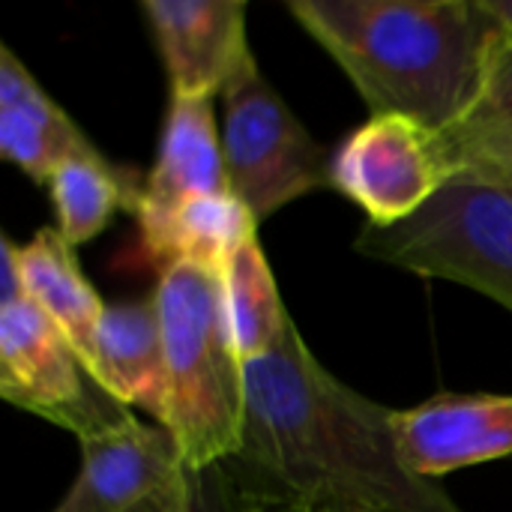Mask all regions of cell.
<instances>
[{
	"label": "cell",
	"mask_w": 512,
	"mask_h": 512,
	"mask_svg": "<svg viewBox=\"0 0 512 512\" xmlns=\"http://www.w3.org/2000/svg\"><path fill=\"white\" fill-rule=\"evenodd\" d=\"M390 414L330 375L291 321L267 357L246 363L243 447L225 471L261 501L462 512L438 480L405 465Z\"/></svg>",
	"instance_id": "1"
},
{
	"label": "cell",
	"mask_w": 512,
	"mask_h": 512,
	"mask_svg": "<svg viewBox=\"0 0 512 512\" xmlns=\"http://www.w3.org/2000/svg\"><path fill=\"white\" fill-rule=\"evenodd\" d=\"M288 12L372 117L402 114L450 132L477 111L498 33L480 0H291Z\"/></svg>",
	"instance_id": "2"
},
{
	"label": "cell",
	"mask_w": 512,
	"mask_h": 512,
	"mask_svg": "<svg viewBox=\"0 0 512 512\" xmlns=\"http://www.w3.org/2000/svg\"><path fill=\"white\" fill-rule=\"evenodd\" d=\"M153 303L165 345V420L192 471L231 462L243 447L246 366L234 348L222 273L201 264L159 270Z\"/></svg>",
	"instance_id": "3"
},
{
	"label": "cell",
	"mask_w": 512,
	"mask_h": 512,
	"mask_svg": "<svg viewBox=\"0 0 512 512\" xmlns=\"http://www.w3.org/2000/svg\"><path fill=\"white\" fill-rule=\"evenodd\" d=\"M354 249L372 261L471 288L512 312V192L456 177L402 225H369Z\"/></svg>",
	"instance_id": "4"
},
{
	"label": "cell",
	"mask_w": 512,
	"mask_h": 512,
	"mask_svg": "<svg viewBox=\"0 0 512 512\" xmlns=\"http://www.w3.org/2000/svg\"><path fill=\"white\" fill-rule=\"evenodd\" d=\"M222 150L231 192L258 219L297 198L333 189V153L312 138L297 114L261 75L255 57L222 93Z\"/></svg>",
	"instance_id": "5"
},
{
	"label": "cell",
	"mask_w": 512,
	"mask_h": 512,
	"mask_svg": "<svg viewBox=\"0 0 512 512\" xmlns=\"http://www.w3.org/2000/svg\"><path fill=\"white\" fill-rule=\"evenodd\" d=\"M78 444L81 471L51 512H195L198 471L168 429L120 408Z\"/></svg>",
	"instance_id": "6"
},
{
	"label": "cell",
	"mask_w": 512,
	"mask_h": 512,
	"mask_svg": "<svg viewBox=\"0 0 512 512\" xmlns=\"http://www.w3.org/2000/svg\"><path fill=\"white\" fill-rule=\"evenodd\" d=\"M456 177L447 135L402 114L369 117L333 153V189L369 225L393 228L417 216Z\"/></svg>",
	"instance_id": "7"
},
{
	"label": "cell",
	"mask_w": 512,
	"mask_h": 512,
	"mask_svg": "<svg viewBox=\"0 0 512 512\" xmlns=\"http://www.w3.org/2000/svg\"><path fill=\"white\" fill-rule=\"evenodd\" d=\"M0 396L75 438L123 408L93 384L57 324L27 297L0 306Z\"/></svg>",
	"instance_id": "8"
},
{
	"label": "cell",
	"mask_w": 512,
	"mask_h": 512,
	"mask_svg": "<svg viewBox=\"0 0 512 512\" xmlns=\"http://www.w3.org/2000/svg\"><path fill=\"white\" fill-rule=\"evenodd\" d=\"M171 99H213L255 57L243 0H144Z\"/></svg>",
	"instance_id": "9"
},
{
	"label": "cell",
	"mask_w": 512,
	"mask_h": 512,
	"mask_svg": "<svg viewBox=\"0 0 512 512\" xmlns=\"http://www.w3.org/2000/svg\"><path fill=\"white\" fill-rule=\"evenodd\" d=\"M390 420L405 465L426 480L512 456V396L444 393Z\"/></svg>",
	"instance_id": "10"
},
{
	"label": "cell",
	"mask_w": 512,
	"mask_h": 512,
	"mask_svg": "<svg viewBox=\"0 0 512 512\" xmlns=\"http://www.w3.org/2000/svg\"><path fill=\"white\" fill-rule=\"evenodd\" d=\"M0 156L33 183H51L72 159L99 156L9 45H0Z\"/></svg>",
	"instance_id": "11"
},
{
	"label": "cell",
	"mask_w": 512,
	"mask_h": 512,
	"mask_svg": "<svg viewBox=\"0 0 512 512\" xmlns=\"http://www.w3.org/2000/svg\"><path fill=\"white\" fill-rule=\"evenodd\" d=\"M228 192L225 150L210 99H171L159 153L141 183L135 207H174L192 198Z\"/></svg>",
	"instance_id": "12"
},
{
	"label": "cell",
	"mask_w": 512,
	"mask_h": 512,
	"mask_svg": "<svg viewBox=\"0 0 512 512\" xmlns=\"http://www.w3.org/2000/svg\"><path fill=\"white\" fill-rule=\"evenodd\" d=\"M96 387L123 408L165 420V345L156 303L129 300L105 309L96 333Z\"/></svg>",
	"instance_id": "13"
},
{
	"label": "cell",
	"mask_w": 512,
	"mask_h": 512,
	"mask_svg": "<svg viewBox=\"0 0 512 512\" xmlns=\"http://www.w3.org/2000/svg\"><path fill=\"white\" fill-rule=\"evenodd\" d=\"M132 216L159 270L186 261L222 273L228 255L258 234V219L234 192L204 195L174 207H135Z\"/></svg>",
	"instance_id": "14"
},
{
	"label": "cell",
	"mask_w": 512,
	"mask_h": 512,
	"mask_svg": "<svg viewBox=\"0 0 512 512\" xmlns=\"http://www.w3.org/2000/svg\"><path fill=\"white\" fill-rule=\"evenodd\" d=\"M18 267L24 297L57 324L87 375L96 378V333L108 306L81 273L72 246L57 228H39L30 243L18 246Z\"/></svg>",
	"instance_id": "15"
},
{
	"label": "cell",
	"mask_w": 512,
	"mask_h": 512,
	"mask_svg": "<svg viewBox=\"0 0 512 512\" xmlns=\"http://www.w3.org/2000/svg\"><path fill=\"white\" fill-rule=\"evenodd\" d=\"M225 309L234 348L246 363L267 357L285 336L291 315L282 306L273 270L258 243V234L243 240L222 267Z\"/></svg>",
	"instance_id": "16"
},
{
	"label": "cell",
	"mask_w": 512,
	"mask_h": 512,
	"mask_svg": "<svg viewBox=\"0 0 512 512\" xmlns=\"http://www.w3.org/2000/svg\"><path fill=\"white\" fill-rule=\"evenodd\" d=\"M48 189L57 213V231L72 249L96 240L120 207L132 213L141 192V186L132 183V174L111 165L102 153L66 162L51 177Z\"/></svg>",
	"instance_id": "17"
},
{
	"label": "cell",
	"mask_w": 512,
	"mask_h": 512,
	"mask_svg": "<svg viewBox=\"0 0 512 512\" xmlns=\"http://www.w3.org/2000/svg\"><path fill=\"white\" fill-rule=\"evenodd\" d=\"M444 135L456 177L483 180L512 192V123L471 117Z\"/></svg>",
	"instance_id": "18"
},
{
	"label": "cell",
	"mask_w": 512,
	"mask_h": 512,
	"mask_svg": "<svg viewBox=\"0 0 512 512\" xmlns=\"http://www.w3.org/2000/svg\"><path fill=\"white\" fill-rule=\"evenodd\" d=\"M471 117H486V120H504L512 123V36L510 33H495L492 48H489V63L483 75V90L477 111ZM468 117V120H471Z\"/></svg>",
	"instance_id": "19"
},
{
	"label": "cell",
	"mask_w": 512,
	"mask_h": 512,
	"mask_svg": "<svg viewBox=\"0 0 512 512\" xmlns=\"http://www.w3.org/2000/svg\"><path fill=\"white\" fill-rule=\"evenodd\" d=\"M231 477L225 471V465L198 471V504L195 512H231Z\"/></svg>",
	"instance_id": "20"
},
{
	"label": "cell",
	"mask_w": 512,
	"mask_h": 512,
	"mask_svg": "<svg viewBox=\"0 0 512 512\" xmlns=\"http://www.w3.org/2000/svg\"><path fill=\"white\" fill-rule=\"evenodd\" d=\"M0 306L21 300L24 297V285H21V267H18V243L3 234L0 237Z\"/></svg>",
	"instance_id": "21"
},
{
	"label": "cell",
	"mask_w": 512,
	"mask_h": 512,
	"mask_svg": "<svg viewBox=\"0 0 512 512\" xmlns=\"http://www.w3.org/2000/svg\"><path fill=\"white\" fill-rule=\"evenodd\" d=\"M480 9L501 33L512 36V0H480Z\"/></svg>",
	"instance_id": "22"
},
{
	"label": "cell",
	"mask_w": 512,
	"mask_h": 512,
	"mask_svg": "<svg viewBox=\"0 0 512 512\" xmlns=\"http://www.w3.org/2000/svg\"><path fill=\"white\" fill-rule=\"evenodd\" d=\"M255 501H258V510L261 512H354L342 510V507H321V504H291V501H261V498H255Z\"/></svg>",
	"instance_id": "23"
},
{
	"label": "cell",
	"mask_w": 512,
	"mask_h": 512,
	"mask_svg": "<svg viewBox=\"0 0 512 512\" xmlns=\"http://www.w3.org/2000/svg\"><path fill=\"white\" fill-rule=\"evenodd\" d=\"M231 477V474H228ZM231 486H234V495H231V512H261L258 510V501L252 498V495H246L234 480H231Z\"/></svg>",
	"instance_id": "24"
}]
</instances>
